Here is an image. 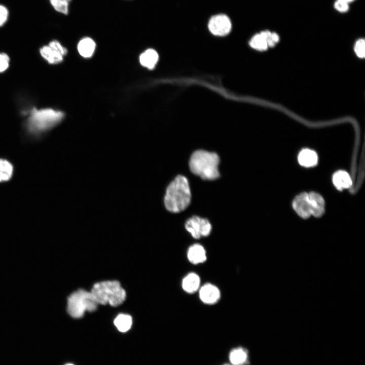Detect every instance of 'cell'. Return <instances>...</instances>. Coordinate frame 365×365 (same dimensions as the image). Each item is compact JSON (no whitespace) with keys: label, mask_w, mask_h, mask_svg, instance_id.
I'll return each mask as SVG.
<instances>
[{"label":"cell","mask_w":365,"mask_h":365,"mask_svg":"<svg viewBox=\"0 0 365 365\" xmlns=\"http://www.w3.org/2000/svg\"><path fill=\"white\" fill-rule=\"evenodd\" d=\"M191 193L187 178L177 175L167 188L164 202L170 212L178 213L185 210L190 204Z\"/></svg>","instance_id":"obj_1"},{"label":"cell","mask_w":365,"mask_h":365,"mask_svg":"<svg viewBox=\"0 0 365 365\" xmlns=\"http://www.w3.org/2000/svg\"><path fill=\"white\" fill-rule=\"evenodd\" d=\"M219 162L220 158L217 154L200 150L192 154L189 167L193 173L202 179L214 180L220 176Z\"/></svg>","instance_id":"obj_2"},{"label":"cell","mask_w":365,"mask_h":365,"mask_svg":"<svg viewBox=\"0 0 365 365\" xmlns=\"http://www.w3.org/2000/svg\"><path fill=\"white\" fill-rule=\"evenodd\" d=\"M98 304H110L113 307L123 303L126 291L117 280L104 281L94 284L91 291Z\"/></svg>","instance_id":"obj_3"},{"label":"cell","mask_w":365,"mask_h":365,"mask_svg":"<svg viewBox=\"0 0 365 365\" xmlns=\"http://www.w3.org/2000/svg\"><path fill=\"white\" fill-rule=\"evenodd\" d=\"M64 114L61 111L51 108L37 110L33 108L27 122L29 130L34 133H39L48 130L59 123Z\"/></svg>","instance_id":"obj_4"},{"label":"cell","mask_w":365,"mask_h":365,"mask_svg":"<svg viewBox=\"0 0 365 365\" xmlns=\"http://www.w3.org/2000/svg\"><path fill=\"white\" fill-rule=\"evenodd\" d=\"M98 303L91 292L80 289L72 293L67 299V311L73 318H79L86 311L96 310Z\"/></svg>","instance_id":"obj_5"},{"label":"cell","mask_w":365,"mask_h":365,"mask_svg":"<svg viewBox=\"0 0 365 365\" xmlns=\"http://www.w3.org/2000/svg\"><path fill=\"white\" fill-rule=\"evenodd\" d=\"M185 226L186 230L196 239L209 236L212 229L211 224L207 219L196 215L189 218Z\"/></svg>","instance_id":"obj_6"},{"label":"cell","mask_w":365,"mask_h":365,"mask_svg":"<svg viewBox=\"0 0 365 365\" xmlns=\"http://www.w3.org/2000/svg\"><path fill=\"white\" fill-rule=\"evenodd\" d=\"M42 56L50 64H57L63 60V57L67 52V49L56 40L44 46L40 49Z\"/></svg>","instance_id":"obj_7"},{"label":"cell","mask_w":365,"mask_h":365,"mask_svg":"<svg viewBox=\"0 0 365 365\" xmlns=\"http://www.w3.org/2000/svg\"><path fill=\"white\" fill-rule=\"evenodd\" d=\"M208 27L211 33L217 36L228 34L232 28L230 18L226 15L218 14L211 17L208 23Z\"/></svg>","instance_id":"obj_8"},{"label":"cell","mask_w":365,"mask_h":365,"mask_svg":"<svg viewBox=\"0 0 365 365\" xmlns=\"http://www.w3.org/2000/svg\"><path fill=\"white\" fill-rule=\"evenodd\" d=\"M199 298L204 304L214 305L218 302L221 297L220 289L211 283H204L200 286L199 290Z\"/></svg>","instance_id":"obj_9"},{"label":"cell","mask_w":365,"mask_h":365,"mask_svg":"<svg viewBox=\"0 0 365 365\" xmlns=\"http://www.w3.org/2000/svg\"><path fill=\"white\" fill-rule=\"evenodd\" d=\"M293 207L300 217L305 219L308 218L311 214L308 193L303 192L297 195L293 201Z\"/></svg>","instance_id":"obj_10"},{"label":"cell","mask_w":365,"mask_h":365,"mask_svg":"<svg viewBox=\"0 0 365 365\" xmlns=\"http://www.w3.org/2000/svg\"><path fill=\"white\" fill-rule=\"evenodd\" d=\"M187 257L189 262L193 265L203 264L207 260L206 251L201 244L194 243L188 248Z\"/></svg>","instance_id":"obj_11"},{"label":"cell","mask_w":365,"mask_h":365,"mask_svg":"<svg viewBox=\"0 0 365 365\" xmlns=\"http://www.w3.org/2000/svg\"><path fill=\"white\" fill-rule=\"evenodd\" d=\"M308 197L311 214L316 217L321 216L324 212V201L322 197L314 192L308 193Z\"/></svg>","instance_id":"obj_12"},{"label":"cell","mask_w":365,"mask_h":365,"mask_svg":"<svg viewBox=\"0 0 365 365\" xmlns=\"http://www.w3.org/2000/svg\"><path fill=\"white\" fill-rule=\"evenodd\" d=\"M201 284L199 275L195 272H190L184 277L181 285L182 290L187 294H193L198 291Z\"/></svg>","instance_id":"obj_13"},{"label":"cell","mask_w":365,"mask_h":365,"mask_svg":"<svg viewBox=\"0 0 365 365\" xmlns=\"http://www.w3.org/2000/svg\"><path fill=\"white\" fill-rule=\"evenodd\" d=\"M298 161L299 164L303 166L313 167L317 163V155L313 150L308 149H303L299 154Z\"/></svg>","instance_id":"obj_14"},{"label":"cell","mask_w":365,"mask_h":365,"mask_svg":"<svg viewBox=\"0 0 365 365\" xmlns=\"http://www.w3.org/2000/svg\"><path fill=\"white\" fill-rule=\"evenodd\" d=\"M333 182L336 188L340 191L344 189H348L352 185V180L348 173L342 170L334 174Z\"/></svg>","instance_id":"obj_15"},{"label":"cell","mask_w":365,"mask_h":365,"mask_svg":"<svg viewBox=\"0 0 365 365\" xmlns=\"http://www.w3.org/2000/svg\"><path fill=\"white\" fill-rule=\"evenodd\" d=\"M229 360L233 365H245L248 361L247 351L242 347L232 349L229 354Z\"/></svg>","instance_id":"obj_16"},{"label":"cell","mask_w":365,"mask_h":365,"mask_svg":"<svg viewBox=\"0 0 365 365\" xmlns=\"http://www.w3.org/2000/svg\"><path fill=\"white\" fill-rule=\"evenodd\" d=\"M159 56L154 49H149L142 53L139 57L140 64L149 69H153L158 62Z\"/></svg>","instance_id":"obj_17"},{"label":"cell","mask_w":365,"mask_h":365,"mask_svg":"<svg viewBox=\"0 0 365 365\" xmlns=\"http://www.w3.org/2000/svg\"><path fill=\"white\" fill-rule=\"evenodd\" d=\"M96 44L91 38L86 37L82 39L78 45V50L81 56L89 58L92 56L95 49Z\"/></svg>","instance_id":"obj_18"},{"label":"cell","mask_w":365,"mask_h":365,"mask_svg":"<svg viewBox=\"0 0 365 365\" xmlns=\"http://www.w3.org/2000/svg\"><path fill=\"white\" fill-rule=\"evenodd\" d=\"M249 45L252 48L259 51L267 50L269 47L266 30L255 34L250 40Z\"/></svg>","instance_id":"obj_19"},{"label":"cell","mask_w":365,"mask_h":365,"mask_svg":"<svg viewBox=\"0 0 365 365\" xmlns=\"http://www.w3.org/2000/svg\"><path fill=\"white\" fill-rule=\"evenodd\" d=\"M114 323L120 332L125 333L131 328L132 319L129 315L120 314L115 319Z\"/></svg>","instance_id":"obj_20"},{"label":"cell","mask_w":365,"mask_h":365,"mask_svg":"<svg viewBox=\"0 0 365 365\" xmlns=\"http://www.w3.org/2000/svg\"><path fill=\"white\" fill-rule=\"evenodd\" d=\"M13 166L7 160L0 159V182L7 181L13 174Z\"/></svg>","instance_id":"obj_21"},{"label":"cell","mask_w":365,"mask_h":365,"mask_svg":"<svg viewBox=\"0 0 365 365\" xmlns=\"http://www.w3.org/2000/svg\"><path fill=\"white\" fill-rule=\"evenodd\" d=\"M71 0H49L53 8L58 12L64 15L68 13L69 4Z\"/></svg>","instance_id":"obj_22"},{"label":"cell","mask_w":365,"mask_h":365,"mask_svg":"<svg viewBox=\"0 0 365 365\" xmlns=\"http://www.w3.org/2000/svg\"><path fill=\"white\" fill-rule=\"evenodd\" d=\"M354 51L356 55L361 58L365 56V41L363 39L358 40L354 46Z\"/></svg>","instance_id":"obj_23"},{"label":"cell","mask_w":365,"mask_h":365,"mask_svg":"<svg viewBox=\"0 0 365 365\" xmlns=\"http://www.w3.org/2000/svg\"><path fill=\"white\" fill-rule=\"evenodd\" d=\"M334 7L336 10L340 13H346L349 9V4L340 0L336 1Z\"/></svg>","instance_id":"obj_24"},{"label":"cell","mask_w":365,"mask_h":365,"mask_svg":"<svg viewBox=\"0 0 365 365\" xmlns=\"http://www.w3.org/2000/svg\"><path fill=\"white\" fill-rule=\"evenodd\" d=\"M10 58L7 54L0 53V72L6 70L9 65Z\"/></svg>","instance_id":"obj_25"},{"label":"cell","mask_w":365,"mask_h":365,"mask_svg":"<svg viewBox=\"0 0 365 365\" xmlns=\"http://www.w3.org/2000/svg\"><path fill=\"white\" fill-rule=\"evenodd\" d=\"M9 11L4 5L0 4V27L4 25L9 17Z\"/></svg>","instance_id":"obj_26"},{"label":"cell","mask_w":365,"mask_h":365,"mask_svg":"<svg viewBox=\"0 0 365 365\" xmlns=\"http://www.w3.org/2000/svg\"><path fill=\"white\" fill-rule=\"evenodd\" d=\"M340 1L344 2H345V3L349 4L350 3H352V2H354V1H355V0H340Z\"/></svg>","instance_id":"obj_27"},{"label":"cell","mask_w":365,"mask_h":365,"mask_svg":"<svg viewBox=\"0 0 365 365\" xmlns=\"http://www.w3.org/2000/svg\"><path fill=\"white\" fill-rule=\"evenodd\" d=\"M65 365H74V364H72V363H67V364H65Z\"/></svg>","instance_id":"obj_28"},{"label":"cell","mask_w":365,"mask_h":365,"mask_svg":"<svg viewBox=\"0 0 365 365\" xmlns=\"http://www.w3.org/2000/svg\"><path fill=\"white\" fill-rule=\"evenodd\" d=\"M224 365H230V364H224Z\"/></svg>","instance_id":"obj_29"}]
</instances>
